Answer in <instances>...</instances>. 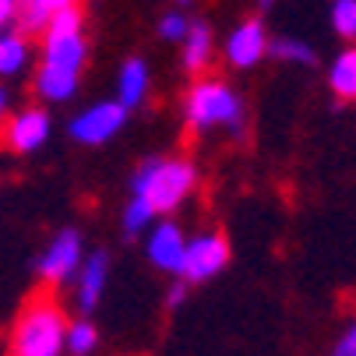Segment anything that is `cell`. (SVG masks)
Listing matches in <instances>:
<instances>
[{
    "mask_svg": "<svg viewBox=\"0 0 356 356\" xmlns=\"http://www.w3.org/2000/svg\"><path fill=\"white\" fill-rule=\"evenodd\" d=\"M184 296H187V282L180 279L177 286H170V307H180V303H184Z\"/></svg>",
    "mask_w": 356,
    "mask_h": 356,
    "instance_id": "d4e9b609",
    "label": "cell"
},
{
    "mask_svg": "<svg viewBox=\"0 0 356 356\" xmlns=\"http://www.w3.org/2000/svg\"><path fill=\"white\" fill-rule=\"evenodd\" d=\"M268 35H265V25L258 22V18H250V22H243L240 29H233V35H229V42H226V57H229V64L233 67H254V64H261L265 60V54H268Z\"/></svg>",
    "mask_w": 356,
    "mask_h": 356,
    "instance_id": "30bf717a",
    "label": "cell"
},
{
    "mask_svg": "<svg viewBox=\"0 0 356 356\" xmlns=\"http://www.w3.org/2000/svg\"><path fill=\"white\" fill-rule=\"evenodd\" d=\"M184 117L194 131H209V127H229L233 134L243 131V99L216 78H201L191 85L184 99Z\"/></svg>",
    "mask_w": 356,
    "mask_h": 356,
    "instance_id": "3957f363",
    "label": "cell"
},
{
    "mask_svg": "<svg viewBox=\"0 0 356 356\" xmlns=\"http://www.w3.org/2000/svg\"><path fill=\"white\" fill-rule=\"evenodd\" d=\"M229 265V243L222 233H197L184 243L177 275L184 282H209Z\"/></svg>",
    "mask_w": 356,
    "mask_h": 356,
    "instance_id": "277c9868",
    "label": "cell"
},
{
    "mask_svg": "<svg viewBox=\"0 0 356 356\" xmlns=\"http://www.w3.org/2000/svg\"><path fill=\"white\" fill-rule=\"evenodd\" d=\"M67 8H78V0H18L11 25H15V32H22L29 39V35L42 32L57 11H67Z\"/></svg>",
    "mask_w": 356,
    "mask_h": 356,
    "instance_id": "7c38bea8",
    "label": "cell"
},
{
    "mask_svg": "<svg viewBox=\"0 0 356 356\" xmlns=\"http://www.w3.org/2000/svg\"><path fill=\"white\" fill-rule=\"evenodd\" d=\"M187 29H191V22H187L180 11H170V15H163V22H159V35L170 39V42H184Z\"/></svg>",
    "mask_w": 356,
    "mask_h": 356,
    "instance_id": "7402d4cb",
    "label": "cell"
},
{
    "mask_svg": "<svg viewBox=\"0 0 356 356\" xmlns=\"http://www.w3.org/2000/svg\"><path fill=\"white\" fill-rule=\"evenodd\" d=\"M197 170L187 159H145L131 177V194L148 201L156 216H166L184 205V197L194 191Z\"/></svg>",
    "mask_w": 356,
    "mask_h": 356,
    "instance_id": "7a4b0ae2",
    "label": "cell"
},
{
    "mask_svg": "<svg viewBox=\"0 0 356 356\" xmlns=\"http://www.w3.org/2000/svg\"><path fill=\"white\" fill-rule=\"evenodd\" d=\"M152 222H156V212L148 209V201H141V197H134V194H131L127 209H124V233H127V236L145 233Z\"/></svg>",
    "mask_w": 356,
    "mask_h": 356,
    "instance_id": "ffe728a7",
    "label": "cell"
},
{
    "mask_svg": "<svg viewBox=\"0 0 356 356\" xmlns=\"http://www.w3.org/2000/svg\"><path fill=\"white\" fill-rule=\"evenodd\" d=\"M99 346V328L88 321V318H81V321H74V325H67V339H64V349H71L74 356H88L92 349Z\"/></svg>",
    "mask_w": 356,
    "mask_h": 356,
    "instance_id": "d6986e66",
    "label": "cell"
},
{
    "mask_svg": "<svg viewBox=\"0 0 356 356\" xmlns=\"http://www.w3.org/2000/svg\"><path fill=\"white\" fill-rule=\"evenodd\" d=\"M212 64V29L205 22H191L184 35V71L201 74Z\"/></svg>",
    "mask_w": 356,
    "mask_h": 356,
    "instance_id": "4fadbf2b",
    "label": "cell"
},
{
    "mask_svg": "<svg viewBox=\"0 0 356 356\" xmlns=\"http://www.w3.org/2000/svg\"><path fill=\"white\" fill-rule=\"evenodd\" d=\"M8 106H11V95H8V88H0V124L8 117Z\"/></svg>",
    "mask_w": 356,
    "mask_h": 356,
    "instance_id": "484cf974",
    "label": "cell"
},
{
    "mask_svg": "<svg viewBox=\"0 0 356 356\" xmlns=\"http://www.w3.org/2000/svg\"><path fill=\"white\" fill-rule=\"evenodd\" d=\"M268 54L275 60H286V64H303V67H311L318 57H314V46L307 42H300V39H275L268 42Z\"/></svg>",
    "mask_w": 356,
    "mask_h": 356,
    "instance_id": "ac0fdd59",
    "label": "cell"
},
{
    "mask_svg": "<svg viewBox=\"0 0 356 356\" xmlns=\"http://www.w3.org/2000/svg\"><path fill=\"white\" fill-rule=\"evenodd\" d=\"M184 243L187 240L177 222H156V229L148 233V261L163 272H177L184 258Z\"/></svg>",
    "mask_w": 356,
    "mask_h": 356,
    "instance_id": "8fae6325",
    "label": "cell"
},
{
    "mask_svg": "<svg viewBox=\"0 0 356 356\" xmlns=\"http://www.w3.org/2000/svg\"><path fill=\"white\" fill-rule=\"evenodd\" d=\"M180 4H191V0H180Z\"/></svg>",
    "mask_w": 356,
    "mask_h": 356,
    "instance_id": "4316f807",
    "label": "cell"
},
{
    "mask_svg": "<svg viewBox=\"0 0 356 356\" xmlns=\"http://www.w3.org/2000/svg\"><path fill=\"white\" fill-rule=\"evenodd\" d=\"M328 88L346 99V103H356V46L342 49V54L332 60L328 67Z\"/></svg>",
    "mask_w": 356,
    "mask_h": 356,
    "instance_id": "5bb4252c",
    "label": "cell"
},
{
    "mask_svg": "<svg viewBox=\"0 0 356 356\" xmlns=\"http://www.w3.org/2000/svg\"><path fill=\"white\" fill-rule=\"evenodd\" d=\"M15 8H18V0H0V32L15 22Z\"/></svg>",
    "mask_w": 356,
    "mask_h": 356,
    "instance_id": "cb8c5ba5",
    "label": "cell"
},
{
    "mask_svg": "<svg viewBox=\"0 0 356 356\" xmlns=\"http://www.w3.org/2000/svg\"><path fill=\"white\" fill-rule=\"evenodd\" d=\"M49 138V113L39 106L18 110L15 117H4V148L18 152V156H29V152L42 148Z\"/></svg>",
    "mask_w": 356,
    "mask_h": 356,
    "instance_id": "52a82bcc",
    "label": "cell"
},
{
    "mask_svg": "<svg viewBox=\"0 0 356 356\" xmlns=\"http://www.w3.org/2000/svg\"><path fill=\"white\" fill-rule=\"evenodd\" d=\"M81 258H85L81 254V233L78 229H60L54 240H49V247L35 258V275L42 282H54V286L71 282Z\"/></svg>",
    "mask_w": 356,
    "mask_h": 356,
    "instance_id": "5b68a950",
    "label": "cell"
},
{
    "mask_svg": "<svg viewBox=\"0 0 356 356\" xmlns=\"http://www.w3.org/2000/svg\"><path fill=\"white\" fill-rule=\"evenodd\" d=\"M145 92H148V64L134 57V60H127L120 67V95H117V103L124 110H131V106H138L145 99Z\"/></svg>",
    "mask_w": 356,
    "mask_h": 356,
    "instance_id": "2e32d148",
    "label": "cell"
},
{
    "mask_svg": "<svg viewBox=\"0 0 356 356\" xmlns=\"http://www.w3.org/2000/svg\"><path fill=\"white\" fill-rule=\"evenodd\" d=\"M124 120H127V110L117 103V99L113 103H95V106H88L85 113H78L71 120V138L81 141V145H106L110 138L120 134Z\"/></svg>",
    "mask_w": 356,
    "mask_h": 356,
    "instance_id": "8992f818",
    "label": "cell"
},
{
    "mask_svg": "<svg viewBox=\"0 0 356 356\" xmlns=\"http://www.w3.org/2000/svg\"><path fill=\"white\" fill-rule=\"evenodd\" d=\"M25 64H29V39L22 35V32H0V74L4 78H15V74H22L25 71Z\"/></svg>",
    "mask_w": 356,
    "mask_h": 356,
    "instance_id": "e0dca14e",
    "label": "cell"
},
{
    "mask_svg": "<svg viewBox=\"0 0 356 356\" xmlns=\"http://www.w3.org/2000/svg\"><path fill=\"white\" fill-rule=\"evenodd\" d=\"M332 29L346 42H356V0H335L332 4Z\"/></svg>",
    "mask_w": 356,
    "mask_h": 356,
    "instance_id": "44dd1931",
    "label": "cell"
},
{
    "mask_svg": "<svg viewBox=\"0 0 356 356\" xmlns=\"http://www.w3.org/2000/svg\"><path fill=\"white\" fill-rule=\"evenodd\" d=\"M67 339V318L49 296H32L15 318L8 356H60Z\"/></svg>",
    "mask_w": 356,
    "mask_h": 356,
    "instance_id": "6da1fadb",
    "label": "cell"
},
{
    "mask_svg": "<svg viewBox=\"0 0 356 356\" xmlns=\"http://www.w3.org/2000/svg\"><path fill=\"white\" fill-rule=\"evenodd\" d=\"M106 279H110V254L95 250L88 258H81V265L74 272V300H78L81 314H92L99 307V300L106 293Z\"/></svg>",
    "mask_w": 356,
    "mask_h": 356,
    "instance_id": "9c48e42d",
    "label": "cell"
},
{
    "mask_svg": "<svg viewBox=\"0 0 356 356\" xmlns=\"http://www.w3.org/2000/svg\"><path fill=\"white\" fill-rule=\"evenodd\" d=\"M74 92H78V74L39 67V74H35V95L39 99H46V103H67Z\"/></svg>",
    "mask_w": 356,
    "mask_h": 356,
    "instance_id": "9a60e30c",
    "label": "cell"
},
{
    "mask_svg": "<svg viewBox=\"0 0 356 356\" xmlns=\"http://www.w3.org/2000/svg\"><path fill=\"white\" fill-rule=\"evenodd\" d=\"M85 57H88L85 32H57V29H46V42H42V67L67 71V74H81Z\"/></svg>",
    "mask_w": 356,
    "mask_h": 356,
    "instance_id": "ba28073f",
    "label": "cell"
},
{
    "mask_svg": "<svg viewBox=\"0 0 356 356\" xmlns=\"http://www.w3.org/2000/svg\"><path fill=\"white\" fill-rule=\"evenodd\" d=\"M332 356H356V318H353V321L346 325V332L335 339Z\"/></svg>",
    "mask_w": 356,
    "mask_h": 356,
    "instance_id": "603a6c76",
    "label": "cell"
}]
</instances>
